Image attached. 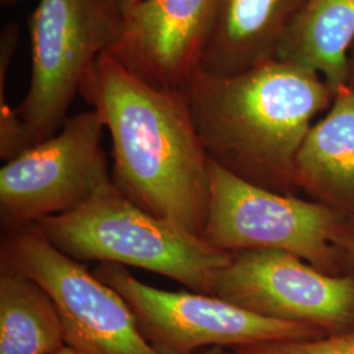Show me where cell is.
I'll return each instance as SVG.
<instances>
[{
  "label": "cell",
  "mask_w": 354,
  "mask_h": 354,
  "mask_svg": "<svg viewBox=\"0 0 354 354\" xmlns=\"http://www.w3.org/2000/svg\"><path fill=\"white\" fill-rule=\"evenodd\" d=\"M0 269L21 273L50 295L64 342L77 354H163L140 330L127 301L36 226L3 235Z\"/></svg>",
  "instance_id": "6"
},
{
  "label": "cell",
  "mask_w": 354,
  "mask_h": 354,
  "mask_svg": "<svg viewBox=\"0 0 354 354\" xmlns=\"http://www.w3.org/2000/svg\"><path fill=\"white\" fill-rule=\"evenodd\" d=\"M209 294L327 335L354 328V276L329 274L291 253H231L227 264L215 272Z\"/></svg>",
  "instance_id": "9"
},
{
  "label": "cell",
  "mask_w": 354,
  "mask_h": 354,
  "mask_svg": "<svg viewBox=\"0 0 354 354\" xmlns=\"http://www.w3.org/2000/svg\"><path fill=\"white\" fill-rule=\"evenodd\" d=\"M218 0H143L124 19L109 51L129 70L160 88L183 89L197 70Z\"/></svg>",
  "instance_id": "10"
},
{
  "label": "cell",
  "mask_w": 354,
  "mask_h": 354,
  "mask_svg": "<svg viewBox=\"0 0 354 354\" xmlns=\"http://www.w3.org/2000/svg\"><path fill=\"white\" fill-rule=\"evenodd\" d=\"M232 351L235 354H354V328L315 339L261 342Z\"/></svg>",
  "instance_id": "15"
},
{
  "label": "cell",
  "mask_w": 354,
  "mask_h": 354,
  "mask_svg": "<svg viewBox=\"0 0 354 354\" xmlns=\"http://www.w3.org/2000/svg\"><path fill=\"white\" fill-rule=\"evenodd\" d=\"M122 30L124 17L102 0H38L29 17L30 84L16 109L33 145L62 129L89 68Z\"/></svg>",
  "instance_id": "5"
},
{
  "label": "cell",
  "mask_w": 354,
  "mask_h": 354,
  "mask_svg": "<svg viewBox=\"0 0 354 354\" xmlns=\"http://www.w3.org/2000/svg\"><path fill=\"white\" fill-rule=\"evenodd\" d=\"M106 6L113 8L115 12L120 13L124 19L133 10H136L143 0H102Z\"/></svg>",
  "instance_id": "17"
},
{
  "label": "cell",
  "mask_w": 354,
  "mask_h": 354,
  "mask_svg": "<svg viewBox=\"0 0 354 354\" xmlns=\"http://www.w3.org/2000/svg\"><path fill=\"white\" fill-rule=\"evenodd\" d=\"M51 244L79 263L133 266L209 294L231 253L131 203L114 185L64 215L36 225Z\"/></svg>",
  "instance_id": "3"
},
{
  "label": "cell",
  "mask_w": 354,
  "mask_h": 354,
  "mask_svg": "<svg viewBox=\"0 0 354 354\" xmlns=\"http://www.w3.org/2000/svg\"><path fill=\"white\" fill-rule=\"evenodd\" d=\"M95 274L127 301L145 337L163 354H196L213 346L234 349L327 335L306 324L254 314L210 294L152 288L125 266L100 264Z\"/></svg>",
  "instance_id": "8"
},
{
  "label": "cell",
  "mask_w": 354,
  "mask_h": 354,
  "mask_svg": "<svg viewBox=\"0 0 354 354\" xmlns=\"http://www.w3.org/2000/svg\"><path fill=\"white\" fill-rule=\"evenodd\" d=\"M336 247L342 253L344 263L354 268V218H345L336 238Z\"/></svg>",
  "instance_id": "16"
},
{
  "label": "cell",
  "mask_w": 354,
  "mask_h": 354,
  "mask_svg": "<svg viewBox=\"0 0 354 354\" xmlns=\"http://www.w3.org/2000/svg\"><path fill=\"white\" fill-rule=\"evenodd\" d=\"M210 206L203 239L234 253L274 250L342 274L336 238L345 216L317 201L261 188L209 159Z\"/></svg>",
  "instance_id": "4"
},
{
  "label": "cell",
  "mask_w": 354,
  "mask_h": 354,
  "mask_svg": "<svg viewBox=\"0 0 354 354\" xmlns=\"http://www.w3.org/2000/svg\"><path fill=\"white\" fill-rule=\"evenodd\" d=\"M105 130L96 111L75 114L54 137L1 167L0 219L4 234L67 214L113 185L102 149Z\"/></svg>",
  "instance_id": "7"
},
{
  "label": "cell",
  "mask_w": 354,
  "mask_h": 354,
  "mask_svg": "<svg viewBox=\"0 0 354 354\" xmlns=\"http://www.w3.org/2000/svg\"><path fill=\"white\" fill-rule=\"evenodd\" d=\"M304 0H218L197 70L241 74L276 59L279 44Z\"/></svg>",
  "instance_id": "11"
},
{
  "label": "cell",
  "mask_w": 354,
  "mask_h": 354,
  "mask_svg": "<svg viewBox=\"0 0 354 354\" xmlns=\"http://www.w3.org/2000/svg\"><path fill=\"white\" fill-rule=\"evenodd\" d=\"M54 354H77L76 353L75 351H74V349H71V348H70V346H67V345H66V346H64V349H61V351H59V352H57V353H54Z\"/></svg>",
  "instance_id": "20"
},
{
  "label": "cell",
  "mask_w": 354,
  "mask_h": 354,
  "mask_svg": "<svg viewBox=\"0 0 354 354\" xmlns=\"http://www.w3.org/2000/svg\"><path fill=\"white\" fill-rule=\"evenodd\" d=\"M348 64H349V79H348V84L354 87V41L349 50V57H348Z\"/></svg>",
  "instance_id": "18"
},
{
  "label": "cell",
  "mask_w": 354,
  "mask_h": 354,
  "mask_svg": "<svg viewBox=\"0 0 354 354\" xmlns=\"http://www.w3.org/2000/svg\"><path fill=\"white\" fill-rule=\"evenodd\" d=\"M19 1H20V0H0L1 6H13V4L19 3Z\"/></svg>",
  "instance_id": "21"
},
{
  "label": "cell",
  "mask_w": 354,
  "mask_h": 354,
  "mask_svg": "<svg viewBox=\"0 0 354 354\" xmlns=\"http://www.w3.org/2000/svg\"><path fill=\"white\" fill-rule=\"evenodd\" d=\"M64 346L50 295L35 279L0 269V354H54Z\"/></svg>",
  "instance_id": "14"
},
{
  "label": "cell",
  "mask_w": 354,
  "mask_h": 354,
  "mask_svg": "<svg viewBox=\"0 0 354 354\" xmlns=\"http://www.w3.org/2000/svg\"><path fill=\"white\" fill-rule=\"evenodd\" d=\"M196 354H235L232 349L228 348H221V346H213V348H206L203 351H200Z\"/></svg>",
  "instance_id": "19"
},
{
  "label": "cell",
  "mask_w": 354,
  "mask_h": 354,
  "mask_svg": "<svg viewBox=\"0 0 354 354\" xmlns=\"http://www.w3.org/2000/svg\"><path fill=\"white\" fill-rule=\"evenodd\" d=\"M183 89L210 160L261 188L295 193L297 153L333 100L322 76L272 59L236 75L196 70Z\"/></svg>",
  "instance_id": "2"
},
{
  "label": "cell",
  "mask_w": 354,
  "mask_h": 354,
  "mask_svg": "<svg viewBox=\"0 0 354 354\" xmlns=\"http://www.w3.org/2000/svg\"><path fill=\"white\" fill-rule=\"evenodd\" d=\"M79 95L111 134L114 187L145 212L203 238L209 158L184 89L152 86L105 53L89 68Z\"/></svg>",
  "instance_id": "1"
},
{
  "label": "cell",
  "mask_w": 354,
  "mask_h": 354,
  "mask_svg": "<svg viewBox=\"0 0 354 354\" xmlns=\"http://www.w3.org/2000/svg\"><path fill=\"white\" fill-rule=\"evenodd\" d=\"M354 41V0H304L276 59L313 70L333 95L348 84Z\"/></svg>",
  "instance_id": "13"
},
{
  "label": "cell",
  "mask_w": 354,
  "mask_h": 354,
  "mask_svg": "<svg viewBox=\"0 0 354 354\" xmlns=\"http://www.w3.org/2000/svg\"><path fill=\"white\" fill-rule=\"evenodd\" d=\"M298 189L354 218V87L333 95L324 114L308 130L295 158Z\"/></svg>",
  "instance_id": "12"
}]
</instances>
